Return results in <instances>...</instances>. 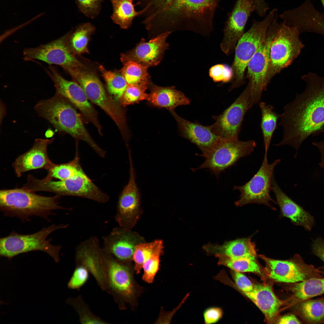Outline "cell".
I'll return each mask as SVG.
<instances>
[{
    "label": "cell",
    "mask_w": 324,
    "mask_h": 324,
    "mask_svg": "<svg viewBox=\"0 0 324 324\" xmlns=\"http://www.w3.org/2000/svg\"><path fill=\"white\" fill-rule=\"evenodd\" d=\"M301 78L306 88L284 107L279 124L283 138L276 146L288 145L297 149L309 136L324 130V76L309 72Z\"/></svg>",
    "instance_id": "6da1fadb"
},
{
    "label": "cell",
    "mask_w": 324,
    "mask_h": 324,
    "mask_svg": "<svg viewBox=\"0 0 324 324\" xmlns=\"http://www.w3.org/2000/svg\"><path fill=\"white\" fill-rule=\"evenodd\" d=\"M217 0H171L161 11L142 23L154 34L179 30L204 35L212 29V20Z\"/></svg>",
    "instance_id": "7a4b0ae2"
},
{
    "label": "cell",
    "mask_w": 324,
    "mask_h": 324,
    "mask_svg": "<svg viewBox=\"0 0 324 324\" xmlns=\"http://www.w3.org/2000/svg\"><path fill=\"white\" fill-rule=\"evenodd\" d=\"M75 107L64 97L56 94L52 97L41 100L34 110L40 117L50 122L57 132L68 134L86 142L99 156L106 152L92 138Z\"/></svg>",
    "instance_id": "3957f363"
},
{
    "label": "cell",
    "mask_w": 324,
    "mask_h": 324,
    "mask_svg": "<svg viewBox=\"0 0 324 324\" xmlns=\"http://www.w3.org/2000/svg\"><path fill=\"white\" fill-rule=\"evenodd\" d=\"M60 196H46L22 188L3 189L0 191V208L4 215L28 221L35 216L47 220L54 210L67 209L60 205Z\"/></svg>",
    "instance_id": "277c9868"
},
{
    "label": "cell",
    "mask_w": 324,
    "mask_h": 324,
    "mask_svg": "<svg viewBox=\"0 0 324 324\" xmlns=\"http://www.w3.org/2000/svg\"><path fill=\"white\" fill-rule=\"evenodd\" d=\"M277 10L274 8L262 20L258 21L254 19L250 28L238 40L231 67L233 76L229 91L239 87L244 83V75L246 68L265 39L269 27L277 17Z\"/></svg>",
    "instance_id": "5b68a950"
},
{
    "label": "cell",
    "mask_w": 324,
    "mask_h": 324,
    "mask_svg": "<svg viewBox=\"0 0 324 324\" xmlns=\"http://www.w3.org/2000/svg\"><path fill=\"white\" fill-rule=\"evenodd\" d=\"M68 225L53 224L36 232L28 235L13 232L8 236L0 238V255L11 259L21 254L39 250L46 253L56 262H58L61 247L52 244V240L47 239V237L54 231L66 228Z\"/></svg>",
    "instance_id": "8992f818"
},
{
    "label": "cell",
    "mask_w": 324,
    "mask_h": 324,
    "mask_svg": "<svg viewBox=\"0 0 324 324\" xmlns=\"http://www.w3.org/2000/svg\"><path fill=\"white\" fill-rule=\"evenodd\" d=\"M69 74L82 87L88 100L104 110L115 123L122 136H126L125 111L108 94L96 75L85 67L75 69Z\"/></svg>",
    "instance_id": "52a82bcc"
},
{
    "label": "cell",
    "mask_w": 324,
    "mask_h": 324,
    "mask_svg": "<svg viewBox=\"0 0 324 324\" xmlns=\"http://www.w3.org/2000/svg\"><path fill=\"white\" fill-rule=\"evenodd\" d=\"M297 27L280 23L271 44L266 76L267 84L272 78L290 65L298 56L304 45L299 38Z\"/></svg>",
    "instance_id": "ba28073f"
},
{
    "label": "cell",
    "mask_w": 324,
    "mask_h": 324,
    "mask_svg": "<svg viewBox=\"0 0 324 324\" xmlns=\"http://www.w3.org/2000/svg\"><path fill=\"white\" fill-rule=\"evenodd\" d=\"M101 261L106 284V292L113 297L120 308L134 299L136 290L129 262L119 260L101 247Z\"/></svg>",
    "instance_id": "9c48e42d"
},
{
    "label": "cell",
    "mask_w": 324,
    "mask_h": 324,
    "mask_svg": "<svg viewBox=\"0 0 324 324\" xmlns=\"http://www.w3.org/2000/svg\"><path fill=\"white\" fill-rule=\"evenodd\" d=\"M281 161V159H278L269 164L267 155H264L260 167L252 178L243 185L233 187V190H237L240 193V198L235 202V205L241 207L246 204L257 203L275 210L270 202L275 204L277 203L272 198L270 192L272 190L274 168Z\"/></svg>",
    "instance_id": "30bf717a"
},
{
    "label": "cell",
    "mask_w": 324,
    "mask_h": 324,
    "mask_svg": "<svg viewBox=\"0 0 324 324\" xmlns=\"http://www.w3.org/2000/svg\"><path fill=\"white\" fill-rule=\"evenodd\" d=\"M279 25L277 18L273 20L267 30L265 39L248 64L246 78L249 81L247 86L250 91L249 109L259 103L263 92L266 89V76L270 47Z\"/></svg>",
    "instance_id": "8fae6325"
},
{
    "label": "cell",
    "mask_w": 324,
    "mask_h": 324,
    "mask_svg": "<svg viewBox=\"0 0 324 324\" xmlns=\"http://www.w3.org/2000/svg\"><path fill=\"white\" fill-rule=\"evenodd\" d=\"M253 140L241 141L238 139H222L205 161L198 167L192 168L195 171L207 168L217 178L221 173L235 164L241 158L250 155L256 147Z\"/></svg>",
    "instance_id": "7c38bea8"
},
{
    "label": "cell",
    "mask_w": 324,
    "mask_h": 324,
    "mask_svg": "<svg viewBox=\"0 0 324 324\" xmlns=\"http://www.w3.org/2000/svg\"><path fill=\"white\" fill-rule=\"evenodd\" d=\"M259 256L266 263L268 277L278 282L293 284L313 277H322L319 269L305 263L298 254L287 260H275L264 255Z\"/></svg>",
    "instance_id": "4fadbf2b"
},
{
    "label": "cell",
    "mask_w": 324,
    "mask_h": 324,
    "mask_svg": "<svg viewBox=\"0 0 324 324\" xmlns=\"http://www.w3.org/2000/svg\"><path fill=\"white\" fill-rule=\"evenodd\" d=\"M46 70L53 82L55 93L68 100L80 111L86 121L92 124L99 134L102 135V127L98 119V113L81 86L77 82L65 79L54 66H50Z\"/></svg>",
    "instance_id": "5bb4252c"
},
{
    "label": "cell",
    "mask_w": 324,
    "mask_h": 324,
    "mask_svg": "<svg viewBox=\"0 0 324 324\" xmlns=\"http://www.w3.org/2000/svg\"><path fill=\"white\" fill-rule=\"evenodd\" d=\"M23 54L26 60L36 59L50 64L58 65L68 73L74 69L85 67L70 49L66 35L35 48H26Z\"/></svg>",
    "instance_id": "9a60e30c"
},
{
    "label": "cell",
    "mask_w": 324,
    "mask_h": 324,
    "mask_svg": "<svg viewBox=\"0 0 324 324\" xmlns=\"http://www.w3.org/2000/svg\"><path fill=\"white\" fill-rule=\"evenodd\" d=\"M250 91L246 86L235 100L220 115L213 116L210 125L212 132L222 139H238L244 116L249 109Z\"/></svg>",
    "instance_id": "2e32d148"
},
{
    "label": "cell",
    "mask_w": 324,
    "mask_h": 324,
    "mask_svg": "<svg viewBox=\"0 0 324 324\" xmlns=\"http://www.w3.org/2000/svg\"><path fill=\"white\" fill-rule=\"evenodd\" d=\"M45 191L52 192L59 196H70L83 197L100 203H105L109 199L89 179L85 172L68 179L54 181L50 179L44 184Z\"/></svg>",
    "instance_id": "e0dca14e"
},
{
    "label": "cell",
    "mask_w": 324,
    "mask_h": 324,
    "mask_svg": "<svg viewBox=\"0 0 324 324\" xmlns=\"http://www.w3.org/2000/svg\"><path fill=\"white\" fill-rule=\"evenodd\" d=\"M254 0H237L230 13L224 30L220 44L226 55L235 50L238 40L244 33V28L251 13L255 10Z\"/></svg>",
    "instance_id": "ac0fdd59"
},
{
    "label": "cell",
    "mask_w": 324,
    "mask_h": 324,
    "mask_svg": "<svg viewBox=\"0 0 324 324\" xmlns=\"http://www.w3.org/2000/svg\"><path fill=\"white\" fill-rule=\"evenodd\" d=\"M170 32L161 33L148 42L144 39L131 50L121 55L122 63L128 61L136 62L148 68L158 64L169 46L166 40Z\"/></svg>",
    "instance_id": "d6986e66"
},
{
    "label": "cell",
    "mask_w": 324,
    "mask_h": 324,
    "mask_svg": "<svg viewBox=\"0 0 324 324\" xmlns=\"http://www.w3.org/2000/svg\"><path fill=\"white\" fill-rule=\"evenodd\" d=\"M103 240L105 250L117 260L124 262L132 260L136 246L146 242L137 232L119 226L104 236Z\"/></svg>",
    "instance_id": "ffe728a7"
},
{
    "label": "cell",
    "mask_w": 324,
    "mask_h": 324,
    "mask_svg": "<svg viewBox=\"0 0 324 324\" xmlns=\"http://www.w3.org/2000/svg\"><path fill=\"white\" fill-rule=\"evenodd\" d=\"M101 247L99 240L92 236L82 241L76 247L75 253L76 266L86 268L103 291L106 290L105 274L101 261Z\"/></svg>",
    "instance_id": "44dd1931"
},
{
    "label": "cell",
    "mask_w": 324,
    "mask_h": 324,
    "mask_svg": "<svg viewBox=\"0 0 324 324\" xmlns=\"http://www.w3.org/2000/svg\"><path fill=\"white\" fill-rule=\"evenodd\" d=\"M177 123L181 135L195 145L201 151L200 155L205 158L222 139L212 131L210 126L192 122L170 111Z\"/></svg>",
    "instance_id": "7402d4cb"
},
{
    "label": "cell",
    "mask_w": 324,
    "mask_h": 324,
    "mask_svg": "<svg viewBox=\"0 0 324 324\" xmlns=\"http://www.w3.org/2000/svg\"><path fill=\"white\" fill-rule=\"evenodd\" d=\"M54 140V137L36 139L29 150L16 159L12 166L18 177L30 170L42 168L46 170L52 165L53 163L49 157L47 148Z\"/></svg>",
    "instance_id": "603a6c76"
},
{
    "label": "cell",
    "mask_w": 324,
    "mask_h": 324,
    "mask_svg": "<svg viewBox=\"0 0 324 324\" xmlns=\"http://www.w3.org/2000/svg\"><path fill=\"white\" fill-rule=\"evenodd\" d=\"M272 190L274 194L277 204L280 208V216L290 219L296 225L303 226L307 230H311L314 224L313 217L283 191L274 177L272 181Z\"/></svg>",
    "instance_id": "cb8c5ba5"
},
{
    "label": "cell",
    "mask_w": 324,
    "mask_h": 324,
    "mask_svg": "<svg viewBox=\"0 0 324 324\" xmlns=\"http://www.w3.org/2000/svg\"><path fill=\"white\" fill-rule=\"evenodd\" d=\"M242 293L260 309L267 322L272 323L275 321L284 303L277 297L269 285H255L252 291Z\"/></svg>",
    "instance_id": "d4e9b609"
},
{
    "label": "cell",
    "mask_w": 324,
    "mask_h": 324,
    "mask_svg": "<svg viewBox=\"0 0 324 324\" xmlns=\"http://www.w3.org/2000/svg\"><path fill=\"white\" fill-rule=\"evenodd\" d=\"M203 248L208 254H223L232 258L256 257V246L250 237L226 242L221 245L208 244Z\"/></svg>",
    "instance_id": "484cf974"
},
{
    "label": "cell",
    "mask_w": 324,
    "mask_h": 324,
    "mask_svg": "<svg viewBox=\"0 0 324 324\" xmlns=\"http://www.w3.org/2000/svg\"><path fill=\"white\" fill-rule=\"evenodd\" d=\"M147 100L152 105L173 110L177 107L189 105L190 99L174 87H162L151 83Z\"/></svg>",
    "instance_id": "4316f807"
},
{
    "label": "cell",
    "mask_w": 324,
    "mask_h": 324,
    "mask_svg": "<svg viewBox=\"0 0 324 324\" xmlns=\"http://www.w3.org/2000/svg\"><path fill=\"white\" fill-rule=\"evenodd\" d=\"M112 5V13L110 17L121 28L127 29L131 26L134 19L142 16L146 11L145 8L136 11L133 4L135 0H110Z\"/></svg>",
    "instance_id": "83f0119b"
},
{
    "label": "cell",
    "mask_w": 324,
    "mask_h": 324,
    "mask_svg": "<svg viewBox=\"0 0 324 324\" xmlns=\"http://www.w3.org/2000/svg\"><path fill=\"white\" fill-rule=\"evenodd\" d=\"M292 298L299 303L324 294V278H311L292 284Z\"/></svg>",
    "instance_id": "f1b7e54d"
},
{
    "label": "cell",
    "mask_w": 324,
    "mask_h": 324,
    "mask_svg": "<svg viewBox=\"0 0 324 324\" xmlns=\"http://www.w3.org/2000/svg\"><path fill=\"white\" fill-rule=\"evenodd\" d=\"M261 112L260 127L263 139L265 154L267 155L273 133L277 128L278 121L280 115L276 113L273 106L264 102L259 103Z\"/></svg>",
    "instance_id": "f546056e"
},
{
    "label": "cell",
    "mask_w": 324,
    "mask_h": 324,
    "mask_svg": "<svg viewBox=\"0 0 324 324\" xmlns=\"http://www.w3.org/2000/svg\"><path fill=\"white\" fill-rule=\"evenodd\" d=\"M123 64V67L119 71L127 85L137 87L145 91L151 83L147 68L132 61Z\"/></svg>",
    "instance_id": "4dcf8cb0"
},
{
    "label": "cell",
    "mask_w": 324,
    "mask_h": 324,
    "mask_svg": "<svg viewBox=\"0 0 324 324\" xmlns=\"http://www.w3.org/2000/svg\"><path fill=\"white\" fill-rule=\"evenodd\" d=\"M95 29L93 25L88 22L79 25L71 34L66 35L69 46L74 54L88 52L87 46L89 39Z\"/></svg>",
    "instance_id": "1f68e13d"
},
{
    "label": "cell",
    "mask_w": 324,
    "mask_h": 324,
    "mask_svg": "<svg viewBox=\"0 0 324 324\" xmlns=\"http://www.w3.org/2000/svg\"><path fill=\"white\" fill-rule=\"evenodd\" d=\"M298 303L299 315L306 323L316 324L324 322V298L308 299Z\"/></svg>",
    "instance_id": "d6a6232c"
},
{
    "label": "cell",
    "mask_w": 324,
    "mask_h": 324,
    "mask_svg": "<svg viewBox=\"0 0 324 324\" xmlns=\"http://www.w3.org/2000/svg\"><path fill=\"white\" fill-rule=\"evenodd\" d=\"M215 256L218 258L219 265L227 267L233 271L262 274L256 257L232 258L223 254Z\"/></svg>",
    "instance_id": "836d02e7"
},
{
    "label": "cell",
    "mask_w": 324,
    "mask_h": 324,
    "mask_svg": "<svg viewBox=\"0 0 324 324\" xmlns=\"http://www.w3.org/2000/svg\"><path fill=\"white\" fill-rule=\"evenodd\" d=\"M77 156L76 155L74 160L66 163L56 164L53 163L46 170L47 174L44 178L45 179L55 178L64 180L73 178L84 172L80 165Z\"/></svg>",
    "instance_id": "e575fe53"
},
{
    "label": "cell",
    "mask_w": 324,
    "mask_h": 324,
    "mask_svg": "<svg viewBox=\"0 0 324 324\" xmlns=\"http://www.w3.org/2000/svg\"><path fill=\"white\" fill-rule=\"evenodd\" d=\"M99 68L106 82L108 92L119 103L120 99L128 86L124 78L120 71L108 70L102 65L100 66Z\"/></svg>",
    "instance_id": "d590c367"
},
{
    "label": "cell",
    "mask_w": 324,
    "mask_h": 324,
    "mask_svg": "<svg viewBox=\"0 0 324 324\" xmlns=\"http://www.w3.org/2000/svg\"><path fill=\"white\" fill-rule=\"evenodd\" d=\"M66 303L76 312L79 317V322L82 324L109 323L93 313L81 295L76 297L68 298Z\"/></svg>",
    "instance_id": "8d00e7d4"
},
{
    "label": "cell",
    "mask_w": 324,
    "mask_h": 324,
    "mask_svg": "<svg viewBox=\"0 0 324 324\" xmlns=\"http://www.w3.org/2000/svg\"><path fill=\"white\" fill-rule=\"evenodd\" d=\"M162 242V240L156 239L150 242H142L136 246L132 260L134 262V269L137 274L140 273L145 261Z\"/></svg>",
    "instance_id": "74e56055"
},
{
    "label": "cell",
    "mask_w": 324,
    "mask_h": 324,
    "mask_svg": "<svg viewBox=\"0 0 324 324\" xmlns=\"http://www.w3.org/2000/svg\"><path fill=\"white\" fill-rule=\"evenodd\" d=\"M164 243H161L144 262L142 279L145 282L152 283L159 268L160 256L163 254Z\"/></svg>",
    "instance_id": "f35d334b"
},
{
    "label": "cell",
    "mask_w": 324,
    "mask_h": 324,
    "mask_svg": "<svg viewBox=\"0 0 324 324\" xmlns=\"http://www.w3.org/2000/svg\"><path fill=\"white\" fill-rule=\"evenodd\" d=\"M145 92L137 87L128 85L120 99V104L124 107L130 105L147 100L149 94Z\"/></svg>",
    "instance_id": "ab89813d"
},
{
    "label": "cell",
    "mask_w": 324,
    "mask_h": 324,
    "mask_svg": "<svg viewBox=\"0 0 324 324\" xmlns=\"http://www.w3.org/2000/svg\"><path fill=\"white\" fill-rule=\"evenodd\" d=\"M209 75L214 82H222L225 83L231 81L233 73L231 67L224 64H218L209 69Z\"/></svg>",
    "instance_id": "60d3db41"
},
{
    "label": "cell",
    "mask_w": 324,
    "mask_h": 324,
    "mask_svg": "<svg viewBox=\"0 0 324 324\" xmlns=\"http://www.w3.org/2000/svg\"><path fill=\"white\" fill-rule=\"evenodd\" d=\"M104 0H75L80 11L86 16L94 19L99 14Z\"/></svg>",
    "instance_id": "b9f144b4"
},
{
    "label": "cell",
    "mask_w": 324,
    "mask_h": 324,
    "mask_svg": "<svg viewBox=\"0 0 324 324\" xmlns=\"http://www.w3.org/2000/svg\"><path fill=\"white\" fill-rule=\"evenodd\" d=\"M89 274L88 270L84 267L76 266L72 275L68 282V287L72 290L80 288L87 281Z\"/></svg>",
    "instance_id": "7bdbcfd3"
},
{
    "label": "cell",
    "mask_w": 324,
    "mask_h": 324,
    "mask_svg": "<svg viewBox=\"0 0 324 324\" xmlns=\"http://www.w3.org/2000/svg\"><path fill=\"white\" fill-rule=\"evenodd\" d=\"M232 274L237 288L242 292H249L254 289V285L244 274L235 271H233Z\"/></svg>",
    "instance_id": "ee69618b"
},
{
    "label": "cell",
    "mask_w": 324,
    "mask_h": 324,
    "mask_svg": "<svg viewBox=\"0 0 324 324\" xmlns=\"http://www.w3.org/2000/svg\"><path fill=\"white\" fill-rule=\"evenodd\" d=\"M221 309L218 307H212L208 308L204 312V322L207 324L214 323L218 322L223 315Z\"/></svg>",
    "instance_id": "f6af8a7d"
},
{
    "label": "cell",
    "mask_w": 324,
    "mask_h": 324,
    "mask_svg": "<svg viewBox=\"0 0 324 324\" xmlns=\"http://www.w3.org/2000/svg\"><path fill=\"white\" fill-rule=\"evenodd\" d=\"M312 247L314 254L324 262V240L317 238L314 241Z\"/></svg>",
    "instance_id": "bcb514c9"
},
{
    "label": "cell",
    "mask_w": 324,
    "mask_h": 324,
    "mask_svg": "<svg viewBox=\"0 0 324 324\" xmlns=\"http://www.w3.org/2000/svg\"><path fill=\"white\" fill-rule=\"evenodd\" d=\"M276 322V323L281 324L302 323L298 318L293 314H287L280 317L277 320Z\"/></svg>",
    "instance_id": "7dc6e473"
},
{
    "label": "cell",
    "mask_w": 324,
    "mask_h": 324,
    "mask_svg": "<svg viewBox=\"0 0 324 324\" xmlns=\"http://www.w3.org/2000/svg\"><path fill=\"white\" fill-rule=\"evenodd\" d=\"M254 3L255 11L258 14L264 13L269 8L265 0H254Z\"/></svg>",
    "instance_id": "c3c4849f"
},
{
    "label": "cell",
    "mask_w": 324,
    "mask_h": 324,
    "mask_svg": "<svg viewBox=\"0 0 324 324\" xmlns=\"http://www.w3.org/2000/svg\"><path fill=\"white\" fill-rule=\"evenodd\" d=\"M53 133L52 131L51 130H48L46 132L45 134L46 136L47 137H50L52 136L53 135Z\"/></svg>",
    "instance_id": "681fc988"
},
{
    "label": "cell",
    "mask_w": 324,
    "mask_h": 324,
    "mask_svg": "<svg viewBox=\"0 0 324 324\" xmlns=\"http://www.w3.org/2000/svg\"><path fill=\"white\" fill-rule=\"evenodd\" d=\"M324 8V0H320Z\"/></svg>",
    "instance_id": "f907efd6"
},
{
    "label": "cell",
    "mask_w": 324,
    "mask_h": 324,
    "mask_svg": "<svg viewBox=\"0 0 324 324\" xmlns=\"http://www.w3.org/2000/svg\"><path fill=\"white\" fill-rule=\"evenodd\" d=\"M322 133H324V130L322 131Z\"/></svg>",
    "instance_id": "816d5d0a"
},
{
    "label": "cell",
    "mask_w": 324,
    "mask_h": 324,
    "mask_svg": "<svg viewBox=\"0 0 324 324\" xmlns=\"http://www.w3.org/2000/svg\"></svg>",
    "instance_id": "f5cc1de1"
}]
</instances>
